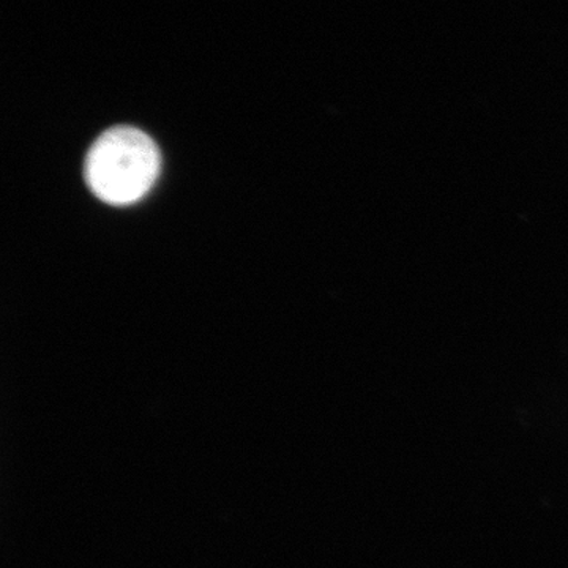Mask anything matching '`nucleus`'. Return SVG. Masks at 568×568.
<instances>
[{
  "label": "nucleus",
  "mask_w": 568,
  "mask_h": 568,
  "mask_svg": "<svg viewBox=\"0 0 568 568\" xmlns=\"http://www.w3.org/2000/svg\"><path fill=\"white\" fill-rule=\"evenodd\" d=\"M162 159L155 142L133 126H114L93 142L84 166L89 189L112 205L142 200L160 174Z\"/></svg>",
  "instance_id": "nucleus-1"
}]
</instances>
